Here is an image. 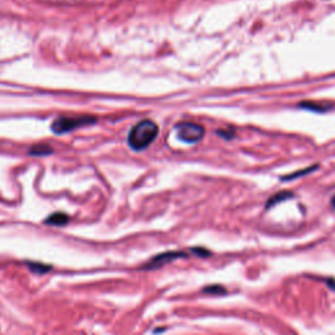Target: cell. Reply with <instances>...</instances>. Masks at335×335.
<instances>
[{
    "mask_svg": "<svg viewBox=\"0 0 335 335\" xmlns=\"http://www.w3.org/2000/svg\"><path fill=\"white\" fill-rule=\"evenodd\" d=\"M96 122L95 117L91 115H80V117H61L57 118L51 125V130L55 134H66L73 131L75 129L83 126L92 125Z\"/></svg>",
    "mask_w": 335,
    "mask_h": 335,
    "instance_id": "cell-2",
    "label": "cell"
},
{
    "mask_svg": "<svg viewBox=\"0 0 335 335\" xmlns=\"http://www.w3.org/2000/svg\"><path fill=\"white\" fill-rule=\"evenodd\" d=\"M292 197H293L292 193H288V191H284V193H278V194H275L274 197H271V198L268 199L266 207L267 208H270V207L275 206V204H278V203L283 202V201H287V199L292 198Z\"/></svg>",
    "mask_w": 335,
    "mask_h": 335,
    "instance_id": "cell-6",
    "label": "cell"
},
{
    "mask_svg": "<svg viewBox=\"0 0 335 335\" xmlns=\"http://www.w3.org/2000/svg\"><path fill=\"white\" fill-rule=\"evenodd\" d=\"M332 206L334 207V208H335V195H334V197H333V198H332Z\"/></svg>",
    "mask_w": 335,
    "mask_h": 335,
    "instance_id": "cell-11",
    "label": "cell"
},
{
    "mask_svg": "<svg viewBox=\"0 0 335 335\" xmlns=\"http://www.w3.org/2000/svg\"><path fill=\"white\" fill-rule=\"evenodd\" d=\"M328 282H329V283H328L329 286L332 287L333 290H334V291H335V280H333V279H329Z\"/></svg>",
    "mask_w": 335,
    "mask_h": 335,
    "instance_id": "cell-10",
    "label": "cell"
},
{
    "mask_svg": "<svg viewBox=\"0 0 335 335\" xmlns=\"http://www.w3.org/2000/svg\"><path fill=\"white\" fill-rule=\"evenodd\" d=\"M204 292L209 293V295H225L227 291H225L221 286H211L204 288Z\"/></svg>",
    "mask_w": 335,
    "mask_h": 335,
    "instance_id": "cell-8",
    "label": "cell"
},
{
    "mask_svg": "<svg viewBox=\"0 0 335 335\" xmlns=\"http://www.w3.org/2000/svg\"><path fill=\"white\" fill-rule=\"evenodd\" d=\"M69 220V217L66 215V213L62 212H55L53 213L51 216H49L46 219V224L50 225H65L67 224Z\"/></svg>",
    "mask_w": 335,
    "mask_h": 335,
    "instance_id": "cell-5",
    "label": "cell"
},
{
    "mask_svg": "<svg viewBox=\"0 0 335 335\" xmlns=\"http://www.w3.org/2000/svg\"><path fill=\"white\" fill-rule=\"evenodd\" d=\"M177 130V136L185 143L193 144V143H198L204 136V127L198 123L194 122H182L175 126Z\"/></svg>",
    "mask_w": 335,
    "mask_h": 335,
    "instance_id": "cell-3",
    "label": "cell"
},
{
    "mask_svg": "<svg viewBox=\"0 0 335 335\" xmlns=\"http://www.w3.org/2000/svg\"><path fill=\"white\" fill-rule=\"evenodd\" d=\"M181 257H185V253H179V251H168V253H164V254H160L155 257V258L149 262L148 267H161L167 265L169 262H173L174 259L181 258Z\"/></svg>",
    "mask_w": 335,
    "mask_h": 335,
    "instance_id": "cell-4",
    "label": "cell"
},
{
    "mask_svg": "<svg viewBox=\"0 0 335 335\" xmlns=\"http://www.w3.org/2000/svg\"><path fill=\"white\" fill-rule=\"evenodd\" d=\"M157 135H159V126L151 119H144L131 129L129 134V144L135 151H143L152 144Z\"/></svg>",
    "mask_w": 335,
    "mask_h": 335,
    "instance_id": "cell-1",
    "label": "cell"
},
{
    "mask_svg": "<svg viewBox=\"0 0 335 335\" xmlns=\"http://www.w3.org/2000/svg\"><path fill=\"white\" fill-rule=\"evenodd\" d=\"M53 152L51 147L46 144H39V145H34L33 148L31 149V155H38V156H42V155H50Z\"/></svg>",
    "mask_w": 335,
    "mask_h": 335,
    "instance_id": "cell-7",
    "label": "cell"
},
{
    "mask_svg": "<svg viewBox=\"0 0 335 335\" xmlns=\"http://www.w3.org/2000/svg\"><path fill=\"white\" fill-rule=\"evenodd\" d=\"M217 135H220V136H223L224 139L229 140V139H232V137L234 136V133H233V130L231 133H225V130H217Z\"/></svg>",
    "mask_w": 335,
    "mask_h": 335,
    "instance_id": "cell-9",
    "label": "cell"
}]
</instances>
